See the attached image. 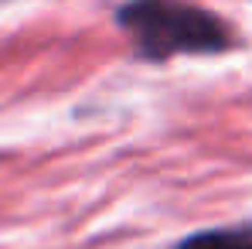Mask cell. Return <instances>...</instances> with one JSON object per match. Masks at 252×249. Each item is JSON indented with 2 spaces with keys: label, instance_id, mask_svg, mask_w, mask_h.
I'll return each instance as SVG.
<instances>
[{
  "label": "cell",
  "instance_id": "6da1fadb",
  "mask_svg": "<svg viewBox=\"0 0 252 249\" xmlns=\"http://www.w3.org/2000/svg\"><path fill=\"white\" fill-rule=\"evenodd\" d=\"M116 21L133 38L136 55L147 62H164L174 55H215L232 44L228 24L188 0H126Z\"/></svg>",
  "mask_w": 252,
  "mask_h": 249
},
{
  "label": "cell",
  "instance_id": "7a4b0ae2",
  "mask_svg": "<svg viewBox=\"0 0 252 249\" xmlns=\"http://www.w3.org/2000/svg\"><path fill=\"white\" fill-rule=\"evenodd\" d=\"M177 249H252V229H211L188 236Z\"/></svg>",
  "mask_w": 252,
  "mask_h": 249
}]
</instances>
